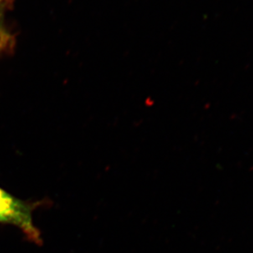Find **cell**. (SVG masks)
<instances>
[{
  "label": "cell",
  "instance_id": "cell-1",
  "mask_svg": "<svg viewBox=\"0 0 253 253\" xmlns=\"http://www.w3.org/2000/svg\"><path fill=\"white\" fill-rule=\"evenodd\" d=\"M33 205L17 199L0 188V223L19 228L29 239L40 241V233L33 224Z\"/></svg>",
  "mask_w": 253,
  "mask_h": 253
},
{
  "label": "cell",
  "instance_id": "cell-2",
  "mask_svg": "<svg viewBox=\"0 0 253 253\" xmlns=\"http://www.w3.org/2000/svg\"><path fill=\"white\" fill-rule=\"evenodd\" d=\"M13 0H0V55L7 54L14 48V36L7 29L5 15L12 7Z\"/></svg>",
  "mask_w": 253,
  "mask_h": 253
}]
</instances>
